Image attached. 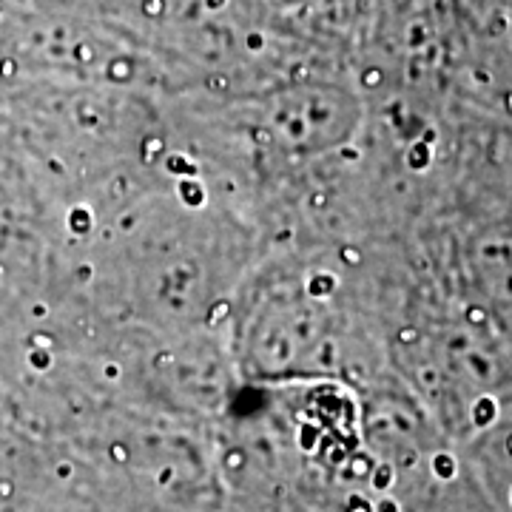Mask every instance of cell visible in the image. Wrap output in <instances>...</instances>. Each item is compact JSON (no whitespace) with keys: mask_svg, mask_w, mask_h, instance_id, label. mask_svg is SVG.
<instances>
[]
</instances>
